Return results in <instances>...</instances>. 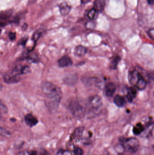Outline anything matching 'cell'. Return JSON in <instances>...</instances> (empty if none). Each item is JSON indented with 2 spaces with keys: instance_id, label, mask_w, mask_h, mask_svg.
Here are the masks:
<instances>
[{
  "instance_id": "obj_1",
  "label": "cell",
  "mask_w": 154,
  "mask_h": 155,
  "mask_svg": "<svg viewBox=\"0 0 154 155\" xmlns=\"http://www.w3.org/2000/svg\"><path fill=\"white\" fill-rule=\"evenodd\" d=\"M41 88L45 97L46 107L51 113L54 114L58 110L61 100V89L58 86L49 81L43 82Z\"/></svg>"
},
{
  "instance_id": "obj_2",
  "label": "cell",
  "mask_w": 154,
  "mask_h": 155,
  "mask_svg": "<svg viewBox=\"0 0 154 155\" xmlns=\"http://www.w3.org/2000/svg\"><path fill=\"white\" fill-rule=\"evenodd\" d=\"M102 107V99L98 95L90 97L88 100L86 110L90 116H96L100 113Z\"/></svg>"
},
{
  "instance_id": "obj_3",
  "label": "cell",
  "mask_w": 154,
  "mask_h": 155,
  "mask_svg": "<svg viewBox=\"0 0 154 155\" xmlns=\"http://www.w3.org/2000/svg\"><path fill=\"white\" fill-rule=\"evenodd\" d=\"M128 79L130 84L134 86L139 90H143L146 87L147 81L137 70H134L129 73Z\"/></svg>"
},
{
  "instance_id": "obj_4",
  "label": "cell",
  "mask_w": 154,
  "mask_h": 155,
  "mask_svg": "<svg viewBox=\"0 0 154 155\" xmlns=\"http://www.w3.org/2000/svg\"><path fill=\"white\" fill-rule=\"evenodd\" d=\"M122 147L126 152L135 153L138 151L140 146L139 140L136 137H122L119 140Z\"/></svg>"
},
{
  "instance_id": "obj_5",
  "label": "cell",
  "mask_w": 154,
  "mask_h": 155,
  "mask_svg": "<svg viewBox=\"0 0 154 155\" xmlns=\"http://www.w3.org/2000/svg\"><path fill=\"white\" fill-rule=\"evenodd\" d=\"M69 107L73 116L77 119L82 118L86 114V107L76 100L71 101L70 103Z\"/></svg>"
},
{
  "instance_id": "obj_6",
  "label": "cell",
  "mask_w": 154,
  "mask_h": 155,
  "mask_svg": "<svg viewBox=\"0 0 154 155\" xmlns=\"http://www.w3.org/2000/svg\"><path fill=\"white\" fill-rule=\"evenodd\" d=\"M3 78L4 81L6 84H12L19 83L21 80L20 75L15 74L11 71L5 74Z\"/></svg>"
},
{
  "instance_id": "obj_7",
  "label": "cell",
  "mask_w": 154,
  "mask_h": 155,
  "mask_svg": "<svg viewBox=\"0 0 154 155\" xmlns=\"http://www.w3.org/2000/svg\"><path fill=\"white\" fill-rule=\"evenodd\" d=\"M11 71L20 76L22 74L30 73L31 69L28 65H17L12 69Z\"/></svg>"
},
{
  "instance_id": "obj_8",
  "label": "cell",
  "mask_w": 154,
  "mask_h": 155,
  "mask_svg": "<svg viewBox=\"0 0 154 155\" xmlns=\"http://www.w3.org/2000/svg\"><path fill=\"white\" fill-rule=\"evenodd\" d=\"M24 121L26 125L30 127L35 126L39 123V120L37 117L31 114H28L25 115Z\"/></svg>"
},
{
  "instance_id": "obj_9",
  "label": "cell",
  "mask_w": 154,
  "mask_h": 155,
  "mask_svg": "<svg viewBox=\"0 0 154 155\" xmlns=\"http://www.w3.org/2000/svg\"><path fill=\"white\" fill-rule=\"evenodd\" d=\"M73 62L72 60L69 56L64 55L59 59L58 61V64L59 66L61 68L68 67L72 65Z\"/></svg>"
},
{
  "instance_id": "obj_10",
  "label": "cell",
  "mask_w": 154,
  "mask_h": 155,
  "mask_svg": "<svg viewBox=\"0 0 154 155\" xmlns=\"http://www.w3.org/2000/svg\"><path fill=\"white\" fill-rule=\"evenodd\" d=\"M108 0H95L94 9L99 12H102L107 5Z\"/></svg>"
},
{
  "instance_id": "obj_11",
  "label": "cell",
  "mask_w": 154,
  "mask_h": 155,
  "mask_svg": "<svg viewBox=\"0 0 154 155\" xmlns=\"http://www.w3.org/2000/svg\"><path fill=\"white\" fill-rule=\"evenodd\" d=\"M116 87L115 84L112 82L108 83L105 86V94L107 96L111 97L113 96L115 93Z\"/></svg>"
},
{
  "instance_id": "obj_12",
  "label": "cell",
  "mask_w": 154,
  "mask_h": 155,
  "mask_svg": "<svg viewBox=\"0 0 154 155\" xmlns=\"http://www.w3.org/2000/svg\"><path fill=\"white\" fill-rule=\"evenodd\" d=\"M137 91L136 89L133 87H129L127 91L126 97L129 103H131L133 102L134 98L136 97Z\"/></svg>"
},
{
  "instance_id": "obj_13",
  "label": "cell",
  "mask_w": 154,
  "mask_h": 155,
  "mask_svg": "<svg viewBox=\"0 0 154 155\" xmlns=\"http://www.w3.org/2000/svg\"><path fill=\"white\" fill-rule=\"evenodd\" d=\"M60 12L63 15H67L71 11V6L69 5L66 3H62L59 5Z\"/></svg>"
},
{
  "instance_id": "obj_14",
  "label": "cell",
  "mask_w": 154,
  "mask_h": 155,
  "mask_svg": "<svg viewBox=\"0 0 154 155\" xmlns=\"http://www.w3.org/2000/svg\"><path fill=\"white\" fill-rule=\"evenodd\" d=\"M114 103L118 107H123L126 104V101L124 97L117 95L114 98Z\"/></svg>"
},
{
  "instance_id": "obj_15",
  "label": "cell",
  "mask_w": 154,
  "mask_h": 155,
  "mask_svg": "<svg viewBox=\"0 0 154 155\" xmlns=\"http://www.w3.org/2000/svg\"><path fill=\"white\" fill-rule=\"evenodd\" d=\"M87 49L85 46H82L81 45H78L75 48V55L78 56V57H81L84 56L86 53Z\"/></svg>"
},
{
  "instance_id": "obj_16",
  "label": "cell",
  "mask_w": 154,
  "mask_h": 155,
  "mask_svg": "<svg viewBox=\"0 0 154 155\" xmlns=\"http://www.w3.org/2000/svg\"><path fill=\"white\" fill-rule=\"evenodd\" d=\"M84 128L83 127H77L75 129L73 132V134H72V138L73 139H76V140H79L84 132Z\"/></svg>"
},
{
  "instance_id": "obj_17",
  "label": "cell",
  "mask_w": 154,
  "mask_h": 155,
  "mask_svg": "<svg viewBox=\"0 0 154 155\" xmlns=\"http://www.w3.org/2000/svg\"><path fill=\"white\" fill-rule=\"evenodd\" d=\"M43 32V30L42 29L40 28V29L36 30L33 33V34L32 37V39L33 41L34 42V46H35L36 43L37 42L38 40L40 38Z\"/></svg>"
},
{
  "instance_id": "obj_18",
  "label": "cell",
  "mask_w": 154,
  "mask_h": 155,
  "mask_svg": "<svg viewBox=\"0 0 154 155\" xmlns=\"http://www.w3.org/2000/svg\"><path fill=\"white\" fill-rule=\"evenodd\" d=\"M99 15V12L95 9H91L87 15L89 19L90 20H96L97 18Z\"/></svg>"
},
{
  "instance_id": "obj_19",
  "label": "cell",
  "mask_w": 154,
  "mask_h": 155,
  "mask_svg": "<svg viewBox=\"0 0 154 155\" xmlns=\"http://www.w3.org/2000/svg\"><path fill=\"white\" fill-rule=\"evenodd\" d=\"M144 131L143 126L141 124H138L136 125L135 127H134V134L136 135H138L142 134Z\"/></svg>"
},
{
  "instance_id": "obj_20",
  "label": "cell",
  "mask_w": 154,
  "mask_h": 155,
  "mask_svg": "<svg viewBox=\"0 0 154 155\" xmlns=\"http://www.w3.org/2000/svg\"><path fill=\"white\" fill-rule=\"evenodd\" d=\"M121 60V58L119 56H117L115 57L113 61H111L110 64V68L113 70H116L117 68L118 65V63Z\"/></svg>"
},
{
  "instance_id": "obj_21",
  "label": "cell",
  "mask_w": 154,
  "mask_h": 155,
  "mask_svg": "<svg viewBox=\"0 0 154 155\" xmlns=\"http://www.w3.org/2000/svg\"><path fill=\"white\" fill-rule=\"evenodd\" d=\"M8 108L6 107V106L2 103L1 100H0V113L1 114H5L8 113Z\"/></svg>"
},
{
  "instance_id": "obj_22",
  "label": "cell",
  "mask_w": 154,
  "mask_h": 155,
  "mask_svg": "<svg viewBox=\"0 0 154 155\" xmlns=\"http://www.w3.org/2000/svg\"><path fill=\"white\" fill-rule=\"evenodd\" d=\"M73 153L74 155H83V151L79 147H75L73 149Z\"/></svg>"
},
{
  "instance_id": "obj_23",
  "label": "cell",
  "mask_w": 154,
  "mask_h": 155,
  "mask_svg": "<svg viewBox=\"0 0 154 155\" xmlns=\"http://www.w3.org/2000/svg\"><path fill=\"white\" fill-rule=\"evenodd\" d=\"M8 37L10 41H14L16 39V33L14 32H10L8 34Z\"/></svg>"
},
{
  "instance_id": "obj_24",
  "label": "cell",
  "mask_w": 154,
  "mask_h": 155,
  "mask_svg": "<svg viewBox=\"0 0 154 155\" xmlns=\"http://www.w3.org/2000/svg\"><path fill=\"white\" fill-rule=\"evenodd\" d=\"M27 40H28V38H23L20 40L19 41L18 45H22V46H25V44H26V42H27Z\"/></svg>"
},
{
  "instance_id": "obj_25",
  "label": "cell",
  "mask_w": 154,
  "mask_h": 155,
  "mask_svg": "<svg viewBox=\"0 0 154 155\" xmlns=\"http://www.w3.org/2000/svg\"><path fill=\"white\" fill-rule=\"evenodd\" d=\"M147 34H148V35H149V37H150L151 39L154 40V30L153 28L150 29V30L148 31V32H147Z\"/></svg>"
},
{
  "instance_id": "obj_26",
  "label": "cell",
  "mask_w": 154,
  "mask_h": 155,
  "mask_svg": "<svg viewBox=\"0 0 154 155\" xmlns=\"http://www.w3.org/2000/svg\"><path fill=\"white\" fill-rule=\"evenodd\" d=\"M16 155H30V153L27 151H23L18 153Z\"/></svg>"
},
{
  "instance_id": "obj_27",
  "label": "cell",
  "mask_w": 154,
  "mask_h": 155,
  "mask_svg": "<svg viewBox=\"0 0 154 155\" xmlns=\"http://www.w3.org/2000/svg\"><path fill=\"white\" fill-rule=\"evenodd\" d=\"M40 155H51L45 149H42L40 153Z\"/></svg>"
},
{
  "instance_id": "obj_28",
  "label": "cell",
  "mask_w": 154,
  "mask_h": 155,
  "mask_svg": "<svg viewBox=\"0 0 154 155\" xmlns=\"http://www.w3.org/2000/svg\"><path fill=\"white\" fill-rule=\"evenodd\" d=\"M27 27H28V25L26 23H24L22 26V30L25 31L27 29Z\"/></svg>"
},
{
  "instance_id": "obj_29",
  "label": "cell",
  "mask_w": 154,
  "mask_h": 155,
  "mask_svg": "<svg viewBox=\"0 0 154 155\" xmlns=\"http://www.w3.org/2000/svg\"><path fill=\"white\" fill-rule=\"evenodd\" d=\"M91 1V0H81V2L83 4H86L88 3Z\"/></svg>"
},
{
  "instance_id": "obj_30",
  "label": "cell",
  "mask_w": 154,
  "mask_h": 155,
  "mask_svg": "<svg viewBox=\"0 0 154 155\" xmlns=\"http://www.w3.org/2000/svg\"><path fill=\"white\" fill-rule=\"evenodd\" d=\"M30 155H38V153L36 151H32L31 152H30Z\"/></svg>"
},
{
  "instance_id": "obj_31",
  "label": "cell",
  "mask_w": 154,
  "mask_h": 155,
  "mask_svg": "<svg viewBox=\"0 0 154 155\" xmlns=\"http://www.w3.org/2000/svg\"><path fill=\"white\" fill-rule=\"evenodd\" d=\"M147 2L150 5H153L154 4V0H147Z\"/></svg>"
},
{
  "instance_id": "obj_32",
  "label": "cell",
  "mask_w": 154,
  "mask_h": 155,
  "mask_svg": "<svg viewBox=\"0 0 154 155\" xmlns=\"http://www.w3.org/2000/svg\"><path fill=\"white\" fill-rule=\"evenodd\" d=\"M30 1V3H33V2H34V1H36V0H29Z\"/></svg>"
},
{
  "instance_id": "obj_33",
  "label": "cell",
  "mask_w": 154,
  "mask_h": 155,
  "mask_svg": "<svg viewBox=\"0 0 154 155\" xmlns=\"http://www.w3.org/2000/svg\"><path fill=\"white\" fill-rule=\"evenodd\" d=\"M2 85L0 84V91L2 90Z\"/></svg>"
},
{
  "instance_id": "obj_34",
  "label": "cell",
  "mask_w": 154,
  "mask_h": 155,
  "mask_svg": "<svg viewBox=\"0 0 154 155\" xmlns=\"http://www.w3.org/2000/svg\"><path fill=\"white\" fill-rule=\"evenodd\" d=\"M1 31H2V30H1V28H0V35H1Z\"/></svg>"
}]
</instances>
